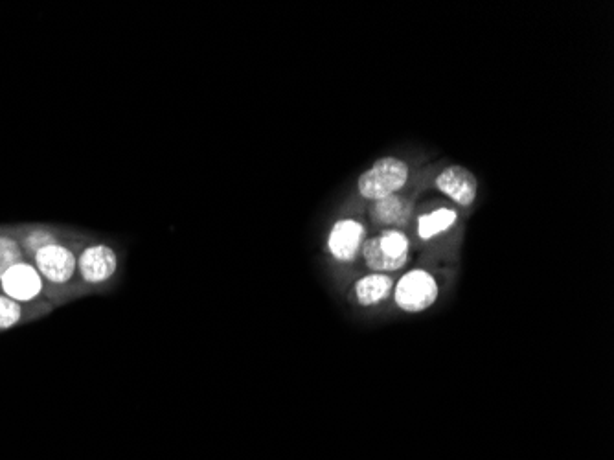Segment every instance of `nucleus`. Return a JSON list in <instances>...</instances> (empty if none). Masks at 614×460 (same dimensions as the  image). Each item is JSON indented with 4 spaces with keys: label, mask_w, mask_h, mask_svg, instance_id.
<instances>
[{
    "label": "nucleus",
    "mask_w": 614,
    "mask_h": 460,
    "mask_svg": "<svg viewBox=\"0 0 614 460\" xmlns=\"http://www.w3.org/2000/svg\"><path fill=\"white\" fill-rule=\"evenodd\" d=\"M407 179H409L407 162L399 161L396 157H385L374 162V166L359 177L357 186L364 199L379 201L398 194L407 183Z\"/></svg>",
    "instance_id": "1"
},
{
    "label": "nucleus",
    "mask_w": 614,
    "mask_h": 460,
    "mask_svg": "<svg viewBox=\"0 0 614 460\" xmlns=\"http://www.w3.org/2000/svg\"><path fill=\"white\" fill-rule=\"evenodd\" d=\"M363 256L374 271H398L409 260V240L399 230H385L363 243Z\"/></svg>",
    "instance_id": "2"
},
{
    "label": "nucleus",
    "mask_w": 614,
    "mask_h": 460,
    "mask_svg": "<svg viewBox=\"0 0 614 460\" xmlns=\"http://www.w3.org/2000/svg\"><path fill=\"white\" fill-rule=\"evenodd\" d=\"M438 297V284L427 271H410L396 286V304L409 313L431 308Z\"/></svg>",
    "instance_id": "3"
},
{
    "label": "nucleus",
    "mask_w": 614,
    "mask_h": 460,
    "mask_svg": "<svg viewBox=\"0 0 614 460\" xmlns=\"http://www.w3.org/2000/svg\"><path fill=\"white\" fill-rule=\"evenodd\" d=\"M37 271L54 284H65L76 273V256L67 247L50 243L35 253Z\"/></svg>",
    "instance_id": "4"
},
{
    "label": "nucleus",
    "mask_w": 614,
    "mask_h": 460,
    "mask_svg": "<svg viewBox=\"0 0 614 460\" xmlns=\"http://www.w3.org/2000/svg\"><path fill=\"white\" fill-rule=\"evenodd\" d=\"M0 284H2L6 297H10L15 302L34 300L43 289L41 273L32 265L23 264V262L10 267L0 278Z\"/></svg>",
    "instance_id": "5"
},
{
    "label": "nucleus",
    "mask_w": 614,
    "mask_h": 460,
    "mask_svg": "<svg viewBox=\"0 0 614 460\" xmlns=\"http://www.w3.org/2000/svg\"><path fill=\"white\" fill-rule=\"evenodd\" d=\"M364 236L366 232L359 221L341 219L333 225L328 238L330 253L339 262H352L363 247Z\"/></svg>",
    "instance_id": "6"
},
{
    "label": "nucleus",
    "mask_w": 614,
    "mask_h": 460,
    "mask_svg": "<svg viewBox=\"0 0 614 460\" xmlns=\"http://www.w3.org/2000/svg\"><path fill=\"white\" fill-rule=\"evenodd\" d=\"M436 186L445 196L451 197L458 205L469 207L477 197V177L464 166H449L438 175Z\"/></svg>",
    "instance_id": "7"
},
{
    "label": "nucleus",
    "mask_w": 614,
    "mask_h": 460,
    "mask_svg": "<svg viewBox=\"0 0 614 460\" xmlns=\"http://www.w3.org/2000/svg\"><path fill=\"white\" fill-rule=\"evenodd\" d=\"M80 273L87 282L100 284L109 280L116 271V254L107 245H92L85 249L80 256Z\"/></svg>",
    "instance_id": "8"
},
{
    "label": "nucleus",
    "mask_w": 614,
    "mask_h": 460,
    "mask_svg": "<svg viewBox=\"0 0 614 460\" xmlns=\"http://www.w3.org/2000/svg\"><path fill=\"white\" fill-rule=\"evenodd\" d=\"M410 214H412V203L407 197H401L398 194L379 199L372 208V219L379 225L401 227L409 221Z\"/></svg>",
    "instance_id": "9"
},
{
    "label": "nucleus",
    "mask_w": 614,
    "mask_h": 460,
    "mask_svg": "<svg viewBox=\"0 0 614 460\" xmlns=\"http://www.w3.org/2000/svg\"><path fill=\"white\" fill-rule=\"evenodd\" d=\"M392 286V278L383 273L364 276L355 284V297L361 306H376L381 300L387 299Z\"/></svg>",
    "instance_id": "10"
},
{
    "label": "nucleus",
    "mask_w": 614,
    "mask_h": 460,
    "mask_svg": "<svg viewBox=\"0 0 614 460\" xmlns=\"http://www.w3.org/2000/svg\"><path fill=\"white\" fill-rule=\"evenodd\" d=\"M458 221V214L453 208H438L431 214L418 219V234L421 240H431L436 234L451 229Z\"/></svg>",
    "instance_id": "11"
},
{
    "label": "nucleus",
    "mask_w": 614,
    "mask_h": 460,
    "mask_svg": "<svg viewBox=\"0 0 614 460\" xmlns=\"http://www.w3.org/2000/svg\"><path fill=\"white\" fill-rule=\"evenodd\" d=\"M21 256L23 254L17 242H13L10 238H0V278L10 267L21 264Z\"/></svg>",
    "instance_id": "12"
},
{
    "label": "nucleus",
    "mask_w": 614,
    "mask_h": 460,
    "mask_svg": "<svg viewBox=\"0 0 614 460\" xmlns=\"http://www.w3.org/2000/svg\"><path fill=\"white\" fill-rule=\"evenodd\" d=\"M21 319L19 302L0 295V330H8Z\"/></svg>",
    "instance_id": "13"
},
{
    "label": "nucleus",
    "mask_w": 614,
    "mask_h": 460,
    "mask_svg": "<svg viewBox=\"0 0 614 460\" xmlns=\"http://www.w3.org/2000/svg\"><path fill=\"white\" fill-rule=\"evenodd\" d=\"M52 242H54V238H52L48 232L37 230V232H34V234H30V236H28L26 245H28V249H32L34 253H37V251H41L43 247L50 245Z\"/></svg>",
    "instance_id": "14"
}]
</instances>
